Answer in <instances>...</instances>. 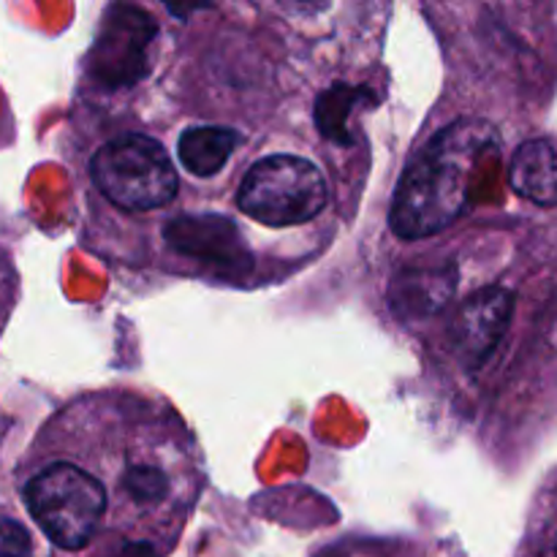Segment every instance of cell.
I'll use <instances>...</instances> for the list:
<instances>
[{
    "mask_svg": "<svg viewBox=\"0 0 557 557\" xmlns=\"http://www.w3.org/2000/svg\"><path fill=\"white\" fill-rule=\"evenodd\" d=\"M330 201L324 172L302 156L275 152L245 172L237 188V207L253 221L272 228L313 221Z\"/></svg>",
    "mask_w": 557,
    "mask_h": 557,
    "instance_id": "cell-5",
    "label": "cell"
},
{
    "mask_svg": "<svg viewBox=\"0 0 557 557\" xmlns=\"http://www.w3.org/2000/svg\"><path fill=\"white\" fill-rule=\"evenodd\" d=\"M539 557H557V533L553 539H549L547 544H544V549L539 553Z\"/></svg>",
    "mask_w": 557,
    "mask_h": 557,
    "instance_id": "cell-10",
    "label": "cell"
},
{
    "mask_svg": "<svg viewBox=\"0 0 557 557\" xmlns=\"http://www.w3.org/2000/svg\"><path fill=\"white\" fill-rule=\"evenodd\" d=\"M58 433L101 482L109 528L156 542L172 539L194 511L199 449L169 406L134 392H98L65 408Z\"/></svg>",
    "mask_w": 557,
    "mask_h": 557,
    "instance_id": "cell-1",
    "label": "cell"
},
{
    "mask_svg": "<svg viewBox=\"0 0 557 557\" xmlns=\"http://www.w3.org/2000/svg\"><path fill=\"white\" fill-rule=\"evenodd\" d=\"M511 310H515V297L506 288L493 286L473 294L451 324V346H455L457 357L466 359V364L471 368L484 362L504 337L511 321Z\"/></svg>",
    "mask_w": 557,
    "mask_h": 557,
    "instance_id": "cell-6",
    "label": "cell"
},
{
    "mask_svg": "<svg viewBox=\"0 0 557 557\" xmlns=\"http://www.w3.org/2000/svg\"><path fill=\"white\" fill-rule=\"evenodd\" d=\"M239 147V134L226 125H194L177 139V158L194 177H215Z\"/></svg>",
    "mask_w": 557,
    "mask_h": 557,
    "instance_id": "cell-8",
    "label": "cell"
},
{
    "mask_svg": "<svg viewBox=\"0 0 557 557\" xmlns=\"http://www.w3.org/2000/svg\"><path fill=\"white\" fill-rule=\"evenodd\" d=\"M90 183L109 205L131 215L163 210L180 190L166 147L136 131L112 136L92 152Z\"/></svg>",
    "mask_w": 557,
    "mask_h": 557,
    "instance_id": "cell-4",
    "label": "cell"
},
{
    "mask_svg": "<svg viewBox=\"0 0 557 557\" xmlns=\"http://www.w3.org/2000/svg\"><path fill=\"white\" fill-rule=\"evenodd\" d=\"M22 498L44 536L65 553H82L109 528L107 493L74 451L44 457Z\"/></svg>",
    "mask_w": 557,
    "mask_h": 557,
    "instance_id": "cell-3",
    "label": "cell"
},
{
    "mask_svg": "<svg viewBox=\"0 0 557 557\" xmlns=\"http://www.w3.org/2000/svg\"><path fill=\"white\" fill-rule=\"evenodd\" d=\"M0 557H33V544L20 522L0 520Z\"/></svg>",
    "mask_w": 557,
    "mask_h": 557,
    "instance_id": "cell-9",
    "label": "cell"
},
{
    "mask_svg": "<svg viewBox=\"0 0 557 557\" xmlns=\"http://www.w3.org/2000/svg\"><path fill=\"white\" fill-rule=\"evenodd\" d=\"M509 183L522 199L539 207L557 205V145L531 139L517 147L509 166Z\"/></svg>",
    "mask_w": 557,
    "mask_h": 557,
    "instance_id": "cell-7",
    "label": "cell"
},
{
    "mask_svg": "<svg viewBox=\"0 0 557 557\" xmlns=\"http://www.w3.org/2000/svg\"><path fill=\"white\" fill-rule=\"evenodd\" d=\"M487 150H498L490 125L468 120L441 131L397 183L392 232L400 239H424L449 228L466 210L471 172Z\"/></svg>",
    "mask_w": 557,
    "mask_h": 557,
    "instance_id": "cell-2",
    "label": "cell"
}]
</instances>
